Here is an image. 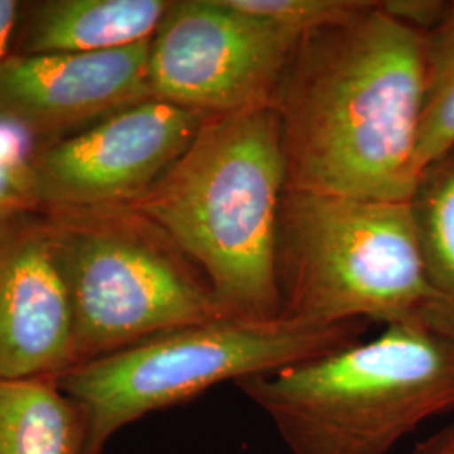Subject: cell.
<instances>
[{"label":"cell","instance_id":"15","mask_svg":"<svg viewBox=\"0 0 454 454\" xmlns=\"http://www.w3.org/2000/svg\"><path fill=\"white\" fill-rule=\"evenodd\" d=\"M246 14L261 17L300 35L356 20L372 9V0H229Z\"/></svg>","mask_w":454,"mask_h":454},{"label":"cell","instance_id":"3","mask_svg":"<svg viewBox=\"0 0 454 454\" xmlns=\"http://www.w3.org/2000/svg\"><path fill=\"white\" fill-rule=\"evenodd\" d=\"M236 386L292 454H387L454 409V330L412 318Z\"/></svg>","mask_w":454,"mask_h":454},{"label":"cell","instance_id":"16","mask_svg":"<svg viewBox=\"0 0 454 454\" xmlns=\"http://www.w3.org/2000/svg\"><path fill=\"white\" fill-rule=\"evenodd\" d=\"M27 142L0 125V226L39 207Z\"/></svg>","mask_w":454,"mask_h":454},{"label":"cell","instance_id":"5","mask_svg":"<svg viewBox=\"0 0 454 454\" xmlns=\"http://www.w3.org/2000/svg\"><path fill=\"white\" fill-rule=\"evenodd\" d=\"M369 322L318 324L217 318L170 330L82 362L58 379L84 409L90 454L148 414L192 401L227 380L276 372L362 340Z\"/></svg>","mask_w":454,"mask_h":454},{"label":"cell","instance_id":"18","mask_svg":"<svg viewBox=\"0 0 454 454\" xmlns=\"http://www.w3.org/2000/svg\"><path fill=\"white\" fill-rule=\"evenodd\" d=\"M22 7L16 0H0V63L9 56V46L19 26Z\"/></svg>","mask_w":454,"mask_h":454},{"label":"cell","instance_id":"10","mask_svg":"<svg viewBox=\"0 0 454 454\" xmlns=\"http://www.w3.org/2000/svg\"><path fill=\"white\" fill-rule=\"evenodd\" d=\"M76 365L73 307L48 219L2 224L0 380H58Z\"/></svg>","mask_w":454,"mask_h":454},{"label":"cell","instance_id":"11","mask_svg":"<svg viewBox=\"0 0 454 454\" xmlns=\"http://www.w3.org/2000/svg\"><path fill=\"white\" fill-rule=\"evenodd\" d=\"M170 0H44L27 11L17 54L129 48L157 33Z\"/></svg>","mask_w":454,"mask_h":454},{"label":"cell","instance_id":"1","mask_svg":"<svg viewBox=\"0 0 454 454\" xmlns=\"http://www.w3.org/2000/svg\"><path fill=\"white\" fill-rule=\"evenodd\" d=\"M424 33L380 2L347 24L307 34L271 106L288 189L409 200L424 105Z\"/></svg>","mask_w":454,"mask_h":454},{"label":"cell","instance_id":"13","mask_svg":"<svg viewBox=\"0 0 454 454\" xmlns=\"http://www.w3.org/2000/svg\"><path fill=\"white\" fill-rule=\"evenodd\" d=\"M409 207L427 279L454 324V150L422 174Z\"/></svg>","mask_w":454,"mask_h":454},{"label":"cell","instance_id":"2","mask_svg":"<svg viewBox=\"0 0 454 454\" xmlns=\"http://www.w3.org/2000/svg\"><path fill=\"white\" fill-rule=\"evenodd\" d=\"M288 168L271 105L206 116L192 144L133 209L207 278L226 318L281 317L276 246Z\"/></svg>","mask_w":454,"mask_h":454},{"label":"cell","instance_id":"8","mask_svg":"<svg viewBox=\"0 0 454 454\" xmlns=\"http://www.w3.org/2000/svg\"><path fill=\"white\" fill-rule=\"evenodd\" d=\"M206 116L148 98L31 157L39 206L51 211L130 207L162 179Z\"/></svg>","mask_w":454,"mask_h":454},{"label":"cell","instance_id":"12","mask_svg":"<svg viewBox=\"0 0 454 454\" xmlns=\"http://www.w3.org/2000/svg\"><path fill=\"white\" fill-rule=\"evenodd\" d=\"M0 454H90L84 409L58 380H0Z\"/></svg>","mask_w":454,"mask_h":454},{"label":"cell","instance_id":"14","mask_svg":"<svg viewBox=\"0 0 454 454\" xmlns=\"http://www.w3.org/2000/svg\"><path fill=\"white\" fill-rule=\"evenodd\" d=\"M424 105L416 150L418 180L454 150V2L438 26L424 33Z\"/></svg>","mask_w":454,"mask_h":454},{"label":"cell","instance_id":"19","mask_svg":"<svg viewBox=\"0 0 454 454\" xmlns=\"http://www.w3.org/2000/svg\"><path fill=\"white\" fill-rule=\"evenodd\" d=\"M411 454H454V424L424 439Z\"/></svg>","mask_w":454,"mask_h":454},{"label":"cell","instance_id":"4","mask_svg":"<svg viewBox=\"0 0 454 454\" xmlns=\"http://www.w3.org/2000/svg\"><path fill=\"white\" fill-rule=\"evenodd\" d=\"M276 273L286 318L384 325L426 318L454 328L427 279L409 200L286 189Z\"/></svg>","mask_w":454,"mask_h":454},{"label":"cell","instance_id":"9","mask_svg":"<svg viewBox=\"0 0 454 454\" xmlns=\"http://www.w3.org/2000/svg\"><path fill=\"white\" fill-rule=\"evenodd\" d=\"M150 41L103 52L12 54L0 63V125L26 142L71 137L152 97Z\"/></svg>","mask_w":454,"mask_h":454},{"label":"cell","instance_id":"7","mask_svg":"<svg viewBox=\"0 0 454 454\" xmlns=\"http://www.w3.org/2000/svg\"><path fill=\"white\" fill-rule=\"evenodd\" d=\"M303 37L229 0H170L150 39V93L204 116L271 105Z\"/></svg>","mask_w":454,"mask_h":454},{"label":"cell","instance_id":"17","mask_svg":"<svg viewBox=\"0 0 454 454\" xmlns=\"http://www.w3.org/2000/svg\"><path fill=\"white\" fill-rule=\"evenodd\" d=\"M387 16L419 33L433 31L444 19L450 2L441 0H386L380 2Z\"/></svg>","mask_w":454,"mask_h":454},{"label":"cell","instance_id":"6","mask_svg":"<svg viewBox=\"0 0 454 454\" xmlns=\"http://www.w3.org/2000/svg\"><path fill=\"white\" fill-rule=\"evenodd\" d=\"M78 365L170 330L226 318L207 278L133 207L51 211Z\"/></svg>","mask_w":454,"mask_h":454}]
</instances>
